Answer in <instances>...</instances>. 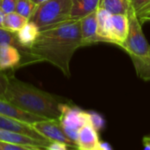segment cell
I'll return each mask as SVG.
<instances>
[{
	"mask_svg": "<svg viewBox=\"0 0 150 150\" xmlns=\"http://www.w3.org/2000/svg\"><path fill=\"white\" fill-rule=\"evenodd\" d=\"M82 46L80 21H67L51 28L40 31L29 52L39 62L46 61L70 76V62Z\"/></svg>",
	"mask_w": 150,
	"mask_h": 150,
	"instance_id": "cell-1",
	"label": "cell"
},
{
	"mask_svg": "<svg viewBox=\"0 0 150 150\" xmlns=\"http://www.w3.org/2000/svg\"><path fill=\"white\" fill-rule=\"evenodd\" d=\"M5 99L24 111L44 119H58L61 115V105L66 103V100L60 96L18 80L13 76V72L9 75Z\"/></svg>",
	"mask_w": 150,
	"mask_h": 150,
	"instance_id": "cell-2",
	"label": "cell"
},
{
	"mask_svg": "<svg viewBox=\"0 0 150 150\" xmlns=\"http://www.w3.org/2000/svg\"><path fill=\"white\" fill-rule=\"evenodd\" d=\"M71 7V0H47L36 6L28 21L34 23L39 31L46 30L70 21Z\"/></svg>",
	"mask_w": 150,
	"mask_h": 150,
	"instance_id": "cell-3",
	"label": "cell"
},
{
	"mask_svg": "<svg viewBox=\"0 0 150 150\" xmlns=\"http://www.w3.org/2000/svg\"><path fill=\"white\" fill-rule=\"evenodd\" d=\"M128 31L121 47L132 57H146L150 52V46L142 32L141 23L136 13L131 7L128 13Z\"/></svg>",
	"mask_w": 150,
	"mask_h": 150,
	"instance_id": "cell-4",
	"label": "cell"
},
{
	"mask_svg": "<svg viewBox=\"0 0 150 150\" xmlns=\"http://www.w3.org/2000/svg\"><path fill=\"white\" fill-rule=\"evenodd\" d=\"M38 63L36 58L31 54H24L16 47L2 43L0 44V70L6 71L14 70L27 65Z\"/></svg>",
	"mask_w": 150,
	"mask_h": 150,
	"instance_id": "cell-5",
	"label": "cell"
},
{
	"mask_svg": "<svg viewBox=\"0 0 150 150\" xmlns=\"http://www.w3.org/2000/svg\"><path fill=\"white\" fill-rule=\"evenodd\" d=\"M32 126L42 137L50 141L61 142L69 147L76 148V144L66 136L58 119H43L34 123Z\"/></svg>",
	"mask_w": 150,
	"mask_h": 150,
	"instance_id": "cell-6",
	"label": "cell"
},
{
	"mask_svg": "<svg viewBox=\"0 0 150 150\" xmlns=\"http://www.w3.org/2000/svg\"><path fill=\"white\" fill-rule=\"evenodd\" d=\"M62 128L79 131L88 123V111L71 105L70 103H64L61 105V115L58 118Z\"/></svg>",
	"mask_w": 150,
	"mask_h": 150,
	"instance_id": "cell-7",
	"label": "cell"
},
{
	"mask_svg": "<svg viewBox=\"0 0 150 150\" xmlns=\"http://www.w3.org/2000/svg\"><path fill=\"white\" fill-rule=\"evenodd\" d=\"M0 129L10 131L13 132H19L27 136H29L31 138L41 139V140H46L44 137H42L30 124L8 117L3 115H0ZM49 140V139H48Z\"/></svg>",
	"mask_w": 150,
	"mask_h": 150,
	"instance_id": "cell-8",
	"label": "cell"
},
{
	"mask_svg": "<svg viewBox=\"0 0 150 150\" xmlns=\"http://www.w3.org/2000/svg\"><path fill=\"white\" fill-rule=\"evenodd\" d=\"M0 115L12 117L30 125H33L35 122L44 119L41 117L24 111L23 110L18 108L12 103L3 98H0Z\"/></svg>",
	"mask_w": 150,
	"mask_h": 150,
	"instance_id": "cell-9",
	"label": "cell"
},
{
	"mask_svg": "<svg viewBox=\"0 0 150 150\" xmlns=\"http://www.w3.org/2000/svg\"><path fill=\"white\" fill-rule=\"evenodd\" d=\"M80 22L82 46L102 42L97 35L96 11L80 20Z\"/></svg>",
	"mask_w": 150,
	"mask_h": 150,
	"instance_id": "cell-10",
	"label": "cell"
},
{
	"mask_svg": "<svg viewBox=\"0 0 150 150\" xmlns=\"http://www.w3.org/2000/svg\"><path fill=\"white\" fill-rule=\"evenodd\" d=\"M0 141L35 146V147H42V148L47 147L49 144L50 143V140H48V139L46 140L36 139L29 136L19 133V132H13L6 131L2 129H0Z\"/></svg>",
	"mask_w": 150,
	"mask_h": 150,
	"instance_id": "cell-11",
	"label": "cell"
},
{
	"mask_svg": "<svg viewBox=\"0 0 150 150\" xmlns=\"http://www.w3.org/2000/svg\"><path fill=\"white\" fill-rule=\"evenodd\" d=\"M128 31V19L124 14H111L110 26V37L111 43L121 47L125 40Z\"/></svg>",
	"mask_w": 150,
	"mask_h": 150,
	"instance_id": "cell-12",
	"label": "cell"
},
{
	"mask_svg": "<svg viewBox=\"0 0 150 150\" xmlns=\"http://www.w3.org/2000/svg\"><path fill=\"white\" fill-rule=\"evenodd\" d=\"M99 142L98 132L90 125L87 124L79 130L76 140V148L79 150H94Z\"/></svg>",
	"mask_w": 150,
	"mask_h": 150,
	"instance_id": "cell-13",
	"label": "cell"
},
{
	"mask_svg": "<svg viewBox=\"0 0 150 150\" xmlns=\"http://www.w3.org/2000/svg\"><path fill=\"white\" fill-rule=\"evenodd\" d=\"M71 2L70 21H80L97 10L99 0H71Z\"/></svg>",
	"mask_w": 150,
	"mask_h": 150,
	"instance_id": "cell-14",
	"label": "cell"
},
{
	"mask_svg": "<svg viewBox=\"0 0 150 150\" xmlns=\"http://www.w3.org/2000/svg\"><path fill=\"white\" fill-rule=\"evenodd\" d=\"M111 14L104 9L97 8L96 10V21H97V35L102 42H110V26Z\"/></svg>",
	"mask_w": 150,
	"mask_h": 150,
	"instance_id": "cell-15",
	"label": "cell"
},
{
	"mask_svg": "<svg viewBox=\"0 0 150 150\" xmlns=\"http://www.w3.org/2000/svg\"><path fill=\"white\" fill-rule=\"evenodd\" d=\"M39 32L38 28L34 23L28 21L27 24L16 32V35L21 45L27 49H29L37 38Z\"/></svg>",
	"mask_w": 150,
	"mask_h": 150,
	"instance_id": "cell-16",
	"label": "cell"
},
{
	"mask_svg": "<svg viewBox=\"0 0 150 150\" xmlns=\"http://www.w3.org/2000/svg\"><path fill=\"white\" fill-rule=\"evenodd\" d=\"M98 8L104 9L110 14H124L127 16L131 6L129 0H99Z\"/></svg>",
	"mask_w": 150,
	"mask_h": 150,
	"instance_id": "cell-17",
	"label": "cell"
},
{
	"mask_svg": "<svg viewBox=\"0 0 150 150\" xmlns=\"http://www.w3.org/2000/svg\"><path fill=\"white\" fill-rule=\"evenodd\" d=\"M28 21V19L20 15L16 12L6 13L4 20H3V28L11 31V32H18L27 22Z\"/></svg>",
	"mask_w": 150,
	"mask_h": 150,
	"instance_id": "cell-18",
	"label": "cell"
},
{
	"mask_svg": "<svg viewBox=\"0 0 150 150\" xmlns=\"http://www.w3.org/2000/svg\"><path fill=\"white\" fill-rule=\"evenodd\" d=\"M138 76L145 81H150V52L146 57H132Z\"/></svg>",
	"mask_w": 150,
	"mask_h": 150,
	"instance_id": "cell-19",
	"label": "cell"
},
{
	"mask_svg": "<svg viewBox=\"0 0 150 150\" xmlns=\"http://www.w3.org/2000/svg\"><path fill=\"white\" fill-rule=\"evenodd\" d=\"M2 43H7L10 45H13L16 47L18 50H20L24 54H29V49H27L21 45V43L19 42L17 35L15 32L8 31L3 28H0V44Z\"/></svg>",
	"mask_w": 150,
	"mask_h": 150,
	"instance_id": "cell-20",
	"label": "cell"
},
{
	"mask_svg": "<svg viewBox=\"0 0 150 150\" xmlns=\"http://www.w3.org/2000/svg\"><path fill=\"white\" fill-rule=\"evenodd\" d=\"M35 8L36 6L31 0H18L15 7V12L28 20L35 12Z\"/></svg>",
	"mask_w": 150,
	"mask_h": 150,
	"instance_id": "cell-21",
	"label": "cell"
},
{
	"mask_svg": "<svg viewBox=\"0 0 150 150\" xmlns=\"http://www.w3.org/2000/svg\"><path fill=\"white\" fill-rule=\"evenodd\" d=\"M88 123L97 131L100 132L105 125V120L102 115L95 111H88Z\"/></svg>",
	"mask_w": 150,
	"mask_h": 150,
	"instance_id": "cell-22",
	"label": "cell"
},
{
	"mask_svg": "<svg viewBox=\"0 0 150 150\" xmlns=\"http://www.w3.org/2000/svg\"><path fill=\"white\" fill-rule=\"evenodd\" d=\"M0 149L1 150H42V147H35L19 144H13L0 141Z\"/></svg>",
	"mask_w": 150,
	"mask_h": 150,
	"instance_id": "cell-23",
	"label": "cell"
},
{
	"mask_svg": "<svg viewBox=\"0 0 150 150\" xmlns=\"http://www.w3.org/2000/svg\"><path fill=\"white\" fill-rule=\"evenodd\" d=\"M9 75L10 73L0 70V98L5 99V94L9 82Z\"/></svg>",
	"mask_w": 150,
	"mask_h": 150,
	"instance_id": "cell-24",
	"label": "cell"
},
{
	"mask_svg": "<svg viewBox=\"0 0 150 150\" xmlns=\"http://www.w3.org/2000/svg\"><path fill=\"white\" fill-rule=\"evenodd\" d=\"M18 0H1L0 7L5 13L15 12V7Z\"/></svg>",
	"mask_w": 150,
	"mask_h": 150,
	"instance_id": "cell-25",
	"label": "cell"
},
{
	"mask_svg": "<svg viewBox=\"0 0 150 150\" xmlns=\"http://www.w3.org/2000/svg\"><path fill=\"white\" fill-rule=\"evenodd\" d=\"M131 7L134 10L135 13H138L141 8L147 5L150 0H129Z\"/></svg>",
	"mask_w": 150,
	"mask_h": 150,
	"instance_id": "cell-26",
	"label": "cell"
},
{
	"mask_svg": "<svg viewBox=\"0 0 150 150\" xmlns=\"http://www.w3.org/2000/svg\"><path fill=\"white\" fill-rule=\"evenodd\" d=\"M68 146L57 141H50L47 147L42 148V150H68Z\"/></svg>",
	"mask_w": 150,
	"mask_h": 150,
	"instance_id": "cell-27",
	"label": "cell"
},
{
	"mask_svg": "<svg viewBox=\"0 0 150 150\" xmlns=\"http://www.w3.org/2000/svg\"><path fill=\"white\" fill-rule=\"evenodd\" d=\"M94 150H113V149L109 143L99 140V142L97 143V145L96 146Z\"/></svg>",
	"mask_w": 150,
	"mask_h": 150,
	"instance_id": "cell-28",
	"label": "cell"
},
{
	"mask_svg": "<svg viewBox=\"0 0 150 150\" xmlns=\"http://www.w3.org/2000/svg\"><path fill=\"white\" fill-rule=\"evenodd\" d=\"M137 17H138L140 23H142L144 21H150V11H147V12H145L143 13L138 14Z\"/></svg>",
	"mask_w": 150,
	"mask_h": 150,
	"instance_id": "cell-29",
	"label": "cell"
},
{
	"mask_svg": "<svg viewBox=\"0 0 150 150\" xmlns=\"http://www.w3.org/2000/svg\"><path fill=\"white\" fill-rule=\"evenodd\" d=\"M147 11H150V2L147 4V5H146L143 8H141L138 13H136V14L138 15V14H140V13H145V12H147Z\"/></svg>",
	"mask_w": 150,
	"mask_h": 150,
	"instance_id": "cell-30",
	"label": "cell"
},
{
	"mask_svg": "<svg viewBox=\"0 0 150 150\" xmlns=\"http://www.w3.org/2000/svg\"><path fill=\"white\" fill-rule=\"evenodd\" d=\"M5 13L3 12V10L0 7V28L3 27V20H4V17H5Z\"/></svg>",
	"mask_w": 150,
	"mask_h": 150,
	"instance_id": "cell-31",
	"label": "cell"
},
{
	"mask_svg": "<svg viewBox=\"0 0 150 150\" xmlns=\"http://www.w3.org/2000/svg\"><path fill=\"white\" fill-rule=\"evenodd\" d=\"M143 145H147L150 146V135L144 137L143 139Z\"/></svg>",
	"mask_w": 150,
	"mask_h": 150,
	"instance_id": "cell-32",
	"label": "cell"
},
{
	"mask_svg": "<svg viewBox=\"0 0 150 150\" xmlns=\"http://www.w3.org/2000/svg\"><path fill=\"white\" fill-rule=\"evenodd\" d=\"M31 1H32L35 6H38V5H40V4H42V3L47 1V0H31Z\"/></svg>",
	"mask_w": 150,
	"mask_h": 150,
	"instance_id": "cell-33",
	"label": "cell"
},
{
	"mask_svg": "<svg viewBox=\"0 0 150 150\" xmlns=\"http://www.w3.org/2000/svg\"><path fill=\"white\" fill-rule=\"evenodd\" d=\"M72 150H79V149H78V148H73Z\"/></svg>",
	"mask_w": 150,
	"mask_h": 150,
	"instance_id": "cell-34",
	"label": "cell"
},
{
	"mask_svg": "<svg viewBox=\"0 0 150 150\" xmlns=\"http://www.w3.org/2000/svg\"><path fill=\"white\" fill-rule=\"evenodd\" d=\"M0 3H1V0H0Z\"/></svg>",
	"mask_w": 150,
	"mask_h": 150,
	"instance_id": "cell-35",
	"label": "cell"
},
{
	"mask_svg": "<svg viewBox=\"0 0 150 150\" xmlns=\"http://www.w3.org/2000/svg\"><path fill=\"white\" fill-rule=\"evenodd\" d=\"M0 150H1V149H0Z\"/></svg>",
	"mask_w": 150,
	"mask_h": 150,
	"instance_id": "cell-36",
	"label": "cell"
}]
</instances>
